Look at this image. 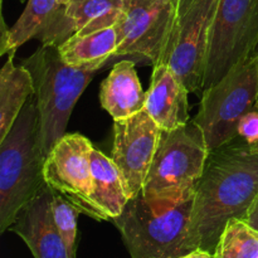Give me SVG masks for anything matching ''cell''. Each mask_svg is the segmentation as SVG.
I'll use <instances>...</instances> for the list:
<instances>
[{
    "label": "cell",
    "mask_w": 258,
    "mask_h": 258,
    "mask_svg": "<svg viewBox=\"0 0 258 258\" xmlns=\"http://www.w3.org/2000/svg\"><path fill=\"white\" fill-rule=\"evenodd\" d=\"M93 145L81 134H66L57 141L44 160L45 184L55 193L75 204L81 213L108 221L106 214L92 201L91 153Z\"/></svg>",
    "instance_id": "30bf717a"
},
{
    "label": "cell",
    "mask_w": 258,
    "mask_h": 258,
    "mask_svg": "<svg viewBox=\"0 0 258 258\" xmlns=\"http://www.w3.org/2000/svg\"><path fill=\"white\" fill-rule=\"evenodd\" d=\"M258 197V151L238 136L211 151L194 190L189 251L214 253L231 219H244Z\"/></svg>",
    "instance_id": "6da1fadb"
},
{
    "label": "cell",
    "mask_w": 258,
    "mask_h": 258,
    "mask_svg": "<svg viewBox=\"0 0 258 258\" xmlns=\"http://www.w3.org/2000/svg\"><path fill=\"white\" fill-rule=\"evenodd\" d=\"M258 48V0H219L207 54L203 91Z\"/></svg>",
    "instance_id": "ba28073f"
},
{
    "label": "cell",
    "mask_w": 258,
    "mask_h": 258,
    "mask_svg": "<svg viewBox=\"0 0 258 258\" xmlns=\"http://www.w3.org/2000/svg\"><path fill=\"white\" fill-rule=\"evenodd\" d=\"M238 136L251 146L258 145V108L247 112L239 120Z\"/></svg>",
    "instance_id": "7402d4cb"
},
{
    "label": "cell",
    "mask_w": 258,
    "mask_h": 258,
    "mask_svg": "<svg viewBox=\"0 0 258 258\" xmlns=\"http://www.w3.org/2000/svg\"><path fill=\"white\" fill-rule=\"evenodd\" d=\"M257 50L202 93L194 122L203 131L209 153L238 138V122L257 108Z\"/></svg>",
    "instance_id": "8992f818"
},
{
    "label": "cell",
    "mask_w": 258,
    "mask_h": 258,
    "mask_svg": "<svg viewBox=\"0 0 258 258\" xmlns=\"http://www.w3.org/2000/svg\"><path fill=\"white\" fill-rule=\"evenodd\" d=\"M219 0H179V20L173 47L164 64L186 86L203 93L207 54Z\"/></svg>",
    "instance_id": "9c48e42d"
},
{
    "label": "cell",
    "mask_w": 258,
    "mask_h": 258,
    "mask_svg": "<svg viewBox=\"0 0 258 258\" xmlns=\"http://www.w3.org/2000/svg\"><path fill=\"white\" fill-rule=\"evenodd\" d=\"M246 222L249 224V226L253 227L254 229L258 231V197L254 202V204L252 206V208L249 209L248 214H247Z\"/></svg>",
    "instance_id": "603a6c76"
},
{
    "label": "cell",
    "mask_w": 258,
    "mask_h": 258,
    "mask_svg": "<svg viewBox=\"0 0 258 258\" xmlns=\"http://www.w3.org/2000/svg\"><path fill=\"white\" fill-rule=\"evenodd\" d=\"M135 64L131 59L117 60L101 85L100 102L113 121L130 117L145 108L146 92Z\"/></svg>",
    "instance_id": "9a60e30c"
},
{
    "label": "cell",
    "mask_w": 258,
    "mask_h": 258,
    "mask_svg": "<svg viewBox=\"0 0 258 258\" xmlns=\"http://www.w3.org/2000/svg\"><path fill=\"white\" fill-rule=\"evenodd\" d=\"M15 50L9 53L0 72V141L8 135L23 107L34 96V82L23 64H14Z\"/></svg>",
    "instance_id": "2e32d148"
},
{
    "label": "cell",
    "mask_w": 258,
    "mask_h": 258,
    "mask_svg": "<svg viewBox=\"0 0 258 258\" xmlns=\"http://www.w3.org/2000/svg\"><path fill=\"white\" fill-rule=\"evenodd\" d=\"M44 160L37 101L30 97L0 141V233L9 229L19 212L47 186Z\"/></svg>",
    "instance_id": "7a4b0ae2"
},
{
    "label": "cell",
    "mask_w": 258,
    "mask_h": 258,
    "mask_svg": "<svg viewBox=\"0 0 258 258\" xmlns=\"http://www.w3.org/2000/svg\"><path fill=\"white\" fill-rule=\"evenodd\" d=\"M58 3H59V4H63V5H66V4H68V3L71 2V0H57Z\"/></svg>",
    "instance_id": "d4e9b609"
},
{
    "label": "cell",
    "mask_w": 258,
    "mask_h": 258,
    "mask_svg": "<svg viewBox=\"0 0 258 258\" xmlns=\"http://www.w3.org/2000/svg\"><path fill=\"white\" fill-rule=\"evenodd\" d=\"M22 64L34 82L40 143L47 158L57 141L66 135L71 113L97 71L67 64L58 48L49 45H40Z\"/></svg>",
    "instance_id": "3957f363"
},
{
    "label": "cell",
    "mask_w": 258,
    "mask_h": 258,
    "mask_svg": "<svg viewBox=\"0 0 258 258\" xmlns=\"http://www.w3.org/2000/svg\"><path fill=\"white\" fill-rule=\"evenodd\" d=\"M123 0H71L60 4L37 39L58 48L72 35H86L117 24Z\"/></svg>",
    "instance_id": "7c38bea8"
},
{
    "label": "cell",
    "mask_w": 258,
    "mask_h": 258,
    "mask_svg": "<svg viewBox=\"0 0 258 258\" xmlns=\"http://www.w3.org/2000/svg\"><path fill=\"white\" fill-rule=\"evenodd\" d=\"M257 54H258V49H257ZM257 108H258V98H257Z\"/></svg>",
    "instance_id": "4316f807"
},
{
    "label": "cell",
    "mask_w": 258,
    "mask_h": 258,
    "mask_svg": "<svg viewBox=\"0 0 258 258\" xmlns=\"http://www.w3.org/2000/svg\"><path fill=\"white\" fill-rule=\"evenodd\" d=\"M80 213V209L75 204L62 194L53 191L52 214L54 224L75 258L77 254V218Z\"/></svg>",
    "instance_id": "44dd1931"
},
{
    "label": "cell",
    "mask_w": 258,
    "mask_h": 258,
    "mask_svg": "<svg viewBox=\"0 0 258 258\" xmlns=\"http://www.w3.org/2000/svg\"><path fill=\"white\" fill-rule=\"evenodd\" d=\"M252 149H253V150H256V151H258V145H256V146H251Z\"/></svg>",
    "instance_id": "484cf974"
},
{
    "label": "cell",
    "mask_w": 258,
    "mask_h": 258,
    "mask_svg": "<svg viewBox=\"0 0 258 258\" xmlns=\"http://www.w3.org/2000/svg\"><path fill=\"white\" fill-rule=\"evenodd\" d=\"M208 155L204 134L194 120L175 130H161L141 194L155 203H176L190 198Z\"/></svg>",
    "instance_id": "5b68a950"
},
{
    "label": "cell",
    "mask_w": 258,
    "mask_h": 258,
    "mask_svg": "<svg viewBox=\"0 0 258 258\" xmlns=\"http://www.w3.org/2000/svg\"><path fill=\"white\" fill-rule=\"evenodd\" d=\"M160 135L161 128L145 108L113 122L112 160L122 176L128 199L143 191Z\"/></svg>",
    "instance_id": "8fae6325"
},
{
    "label": "cell",
    "mask_w": 258,
    "mask_h": 258,
    "mask_svg": "<svg viewBox=\"0 0 258 258\" xmlns=\"http://www.w3.org/2000/svg\"><path fill=\"white\" fill-rule=\"evenodd\" d=\"M179 258H216V256H214V253L206 251L203 248H196L189 252V253L183 254V256H180Z\"/></svg>",
    "instance_id": "cb8c5ba5"
},
{
    "label": "cell",
    "mask_w": 258,
    "mask_h": 258,
    "mask_svg": "<svg viewBox=\"0 0 258 258\" xmlns=\"http://www.w3.org/2000/svg\"><path fill=\"white\" fill-rule=\"evenodd\" d=\"M193 197L176 203H155L139 194L113 224L131 258H179L189 253Z\"/></svg>",
    "instance_id": "277c9868"
},
{
    "label": "cell",
    "mask_w": 258,
    "mask_h": 258,
    "mask_svg": "<svg viewBox=\"0 0 258 258\" xmlns=\"http://www.w3.org/2000/svg\"><path fill=\"white\" fill-rule=\"evenodd\" d=\"M91 173H92V201L108 218L120 216L130 199L123 186L122 176L112 158L102 151L93 149L91 153Z\"/></svg>",
    "instance_id": "ac0fdd59"
},
{
    "label": "cell",
    "mask_w": 258,
    "mask_h": 258,
    "mask_svg": "<svg viewBox=\"0 0 258 258\" xmlns=\"http://www.w3.org/2000/svg\"><path fill=\"white\" fill-rule=\"evenodd\" d=\"M117 45V28L113 25L86 35H72L58 47V50L67 64L98 71L108 64Z\"/></svg>",
    "instance_id": "e0dca14e"
},
{
    "label": "cell",
    "mask_w": 258,
    "mask_h": 258,
    "mask_svg": "<svg viewBox=\"0 0 258 258\" xmlns=\"http://www.w3.org/2000/svg\"><path fill=\"white\" fill-rule=\"evenodd\" d=\"M57 0H28L24 12L12 28L3 22L0 55L17 50L28 40L37 38L59 7Z\"/></svg>",
    "instance_id": "d6986e66"
},
{
    "label": "cell",
    "mask_w": 258,
    "mask_h": 258,
    "mask_svg": "<svg viewBox=\"0 0 258 258\" xmlns=\"http://www.w3.org/2000/svg\"><path fill=\"white\" fill-rule=\"evenodd\" d=\"M145 110L161 130H175L186 125L189 117V90L180 78L160 63L154 66Z\"/></svg>",
    "instance_id": "5bb4252c"
},
{
    "label": "cell",
    "mask_w": 258,
    "mask_h": 258,
    "mask_svg": "<svg viewBox=\"0 0 258 258\" xmlns=\"http://www.w3.org/2000/svg\"><path fill=\"white\" fill-rule=\"evenodd\" d=\"M19 2H20V3H24V2H25V0H19Z\"/></svg>",
    "instance_id": "83f0119b"
},
{
    "label": "cell",
    "mask_w": 258,
    "mask_h": 258,
    "mask_svg": "<svg viewBox=\"0 0 258 258\" xmlns=\"http://www.w3.org/2000/svg\"><path fill=\"white\" fill-rule=\"evenodd\" d=\"M216 258H258V231L244 219H231L217 243Z\"/></svg>",
    "instance_id": "ffe728a7"
},
{
    "label": "cell",
    "mask_w": 258,
    "mask_h": 258,
    "mask_svg": "<svg viewBox=\"0 0 258 258\" xmlns=\"http://www.w3.org/2000/svg\"><path fill=\"white\" fill-rule=\"evenodd\" d=\"M178 20L179 0H123L116 24L118 45L108 63L131 59L153 67L165 63Z\"/></svg>",
    "instance_id": "52a82bcc"
},
{
    "label": "cell",
    "mask_w": 258,
    "mask_h": 258,
    "mask_svg": "<svg viewBox=\"0 0 258 258\" xmlns=\"http://www.w3.org/2000/svg\"><path fill=\"white\" fill-rule=\"evenodd\" d=\"M52 198L47 185L19 212L9 231L24 241L34 258H75L54 224Z\"/></svg>",
    "instance_id": "4fadbf2b"
}]
</instances>
